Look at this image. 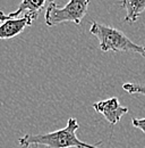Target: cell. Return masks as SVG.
<instances>
[{
    "label": "cell",
    "instance_id": "8",
    "mask_svg": "<svg viewBox=\"0 0 145 148\" xmlns=\"http://www.w3.org/2000/svg\"><path fill=\"white\" fill-rule=\"evenodd\" d=\"M123 89L127 93H130V95H143V96H145V86H143V84L126 82L123 84Z\"/></svg>",
    "mask_w": 145,
    "mask_h": 148
},
{
    "label": "cell",
    "instance_id": "5",
    "mask_svg": "<svg viewBox=\"0 0 145 148\" xmlns=\"http://www.w3.org/2000/svg\"><path fill=\"white\" fill-rule=\"evenodd\" d=\"M32 24L33 21L27 16L6 19L0 24V40H8L17 37Z\"/></svg>",
    "mask_w": 145,
    "mask_h": 148
},
{
    "label": "cell",
    "instance_id": "2",
    "mask_svg": "<svg viewBox=\"0 0 145 148\" xmlns=\"http://www.w3.org/2000/svg\"><path fill=\"white\" fill-rule=\"evenodd\" d=\"M90 32L99 40V47L103 53H135L145 58V45H137L133 42L123 31L111 25L92 21Z\"/></svg>",
    "mask_w": 145,
    "mask_h": 148
},
{
    "label": "cell",
    "instance_id": "6",
    "mask_svg": "<svg viewBox=\"0 0 145 148\" xmlns=\"http://www.w3.org/2000/svg\"><path fill=\"white\" fill-rule=\"evenodd\" d=\"M45 5L44 0H24L18 5L17 9L13 13L8 14L9 18H17L19 14H24L23 16H27L32 21L39 17L40 12L43 9Z\"/></svg>",
    "mask_w": 145,
    "mask_h": 148
},
{
    "label": "cell",
    "instance_id": "7",
    "mask_svg": "<svg viewBox=\"0 0 145 148\" xmlns=\"http://www.w3.org/2000/svg\"><path fill=\"white\" fill-rule=\"evenodd\" d=\"M120 6L127 12L124 22L135 23L138 17L144 13L145 0H124L120 2Z\"/></svg>",
    "mask_w": 145,
    "mask_h": 148
},
{
    "label": "cell",
    "instance_id": "9",
    "mask_svg": "<svg viewBox=\"0 0 145 148\" xmlns=\"http://www.w3.org/2000/svg\"><path fill=\"white\" fill-rule=\"evenodd\" d=\"M131 124L135 128L140 129L142 132L145 133V117H143V119H133L131 120Z\"/></svg>",
    "mask_w": 145,
    "mask_h": 148
},
{
    "label": "cell",
    "instance_id": "4",
    "mask_svg": "<svg viewBox=\"0 0 145 148\" xmlns=\"http://www.w3.org/2000/svg\"><path fill=\"white\" fill-rule=\"evenodd\" d=\"M92 107L96 113L102 114L111 125H116L121 120V117L128 113V108L125 106H121L118 98L116 97L96 101L92 104Z\"/></svg>",
    "mask_w": 145,
    "mask_h": 148
},
{
    "label": "cell",
    "instance_id": "3",
    "mask_svg": "<svg viewBox=\"0 0 145 148\" xmlns=\"http://www.w3.org/2000/svg\"><path fill=\"white\" fill-rule=\"evenodd\" d=\"M90 0H70L66 6L60 7L57 2L51 1L45 10L44 21L48 26H56L65 22H72L79 25L87 13Z\"/></svg>",
    "mask_w": 145,
    "mask_h": 148
},
{
    "label": "cell",
    "instance_id": "1",
    "mask_svg": "<svg viewBox=\"0 0 145 148\" xmlns=\"http://www.w3.org/2000/svg\"><path fill=\"white\" fill-rule=\"evenodd\" d=\"M79 124L75 117L68 119L67 125L57 131L44 134H25L18 140L19 146L28 148L31 146H44L47 148H100L101 141L91 145L78 139L76 131Z\"/></svg>",
    "mask_w": 145,
    "mask_h": 148
},
{
    "label": "cell",
    "instance_id": "10",
    "mask_svg": "<svg viewBox=\"0 0 145 148\" xmlns=\"http://www.w3.org/2000/svg\"><path fill=\"white\" fill-rule=\"evenodd\" d=\"M8 15H6L3 12H0V22H3V21H6V19H8Z\"/></svg>",
    "mask_w": 145,
    "mask_h": 148
}]
</instances>
